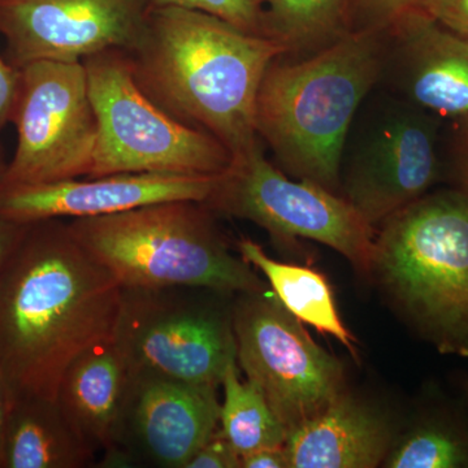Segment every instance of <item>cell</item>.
Instances as JSON below:
<instances>
[{
  "mask_svg": "<svg viewBox=\"0 0 468 468\" xmlns=\"http://www.w3.org/2000/svg\"><path fill=\"white\" fill-rule=\"evenodd\" d=\"M122 285L67 220L27 226L0 267V368L12 397L57 399L64 372L113 340Z\"/></svg>",
  "mask_w": 468,
  "mask_h": 468,
  "instance_id": "obj_1",
  "label": "cell"
},
{
  "mask_svg": "<svg viewBox=\"0 0 468 468\" xmlns=\"http://www.w3.org/2000/svg\"><path fill=\"white\" fill-rule=\"evenodd\" d=\"M288 52L275 38L205 12L151 7L140 42L126 55L151 101L236 156L260 143L255 106L261 80Z\"/></svg>",
  "mask_w": 468,
  "mask_h": 468,
  "instance_id": "obj_2",
  "label": "cell"
},
{
  "mask_svg": "<svg viewBox=\"0 0 468 468\" xmlns=\"http://www.w3.org/2000/svg\"><path fill=\"white\" fill-rule=\"evenodd\" d=\"M385 48V30H356L300 61L282 55L271 63L258 91L255 128L277 167L340 194L347 137L383 79Z\"/></svg>",
  "mask_w": 468,
  "mask_h": 468,
  "instance_id": "obj_3",
  "label": "cell"
},
{
  "mask_svg": "<svg viewBox=\"0 0 468 468\" xmlns=\"http://www.w3.org/2000/svg\"><path fill=\"white\" fill-rule=\"evenodd\" d=\"M410 328L468 358V197L441 190L377 228L371 276Z\"/></svg>",
  "mask_w": 468,
  "mask_h": 468,
  "instance_id": "obj_4",
  "label": "cell"
},
{
  "mask_svg": "<svg viewBox=\"0 0 468 468\" xmlns=\"http://www.w3.org/2000/svg\"><path fill=\"white\" fill-rule=\"evenodd\" d=\"M67 221L122 288L201 286L229 294L268 289L257 270L230 250L205 203H155Z\"/></svg>",
  "mask_w": 468,
  "mask_h": 468,
  "instance_id": "obj_5",
  "label": "cell"
},
{
  "mask_svg": "<svg viewBox=\"0 0 468 468\" xmlns=\"http://www.w3.org/2000/svg\"><path fill=\"white\" fill-rule=\"evenodd\" d=\"M98 137L86 177L120 174L223 175L230 151L198 129L177 122L135 82L124 51L85 58Z\"/></svg>",
  "mask_w": 468,
  "mask_h": 468,
  "instance_id": "obj_6",
  "label": "cell"
},
{
  "mask_svg": "<svg viewBox=\"0 0 468 468\" xmlns=\"http://www.w3.org/2000/svg\"><path fill=\"white\" fill-rule=\"evenodd\" d=\"M236 295L201 286L122 288L113 341L131 371L221 387L237 359Z\"/></svg>",
  "mask_w": 468,
  "mask_h": 468,
  "instance_id": "obj_7",
  "label": "cell"
},
{
  "mask_svg": "<svg viewBox=\"0 0 468 468\" xmlns=\"http://www.w3.org/2000/svg\"><path fill=\"white\" fill-rule=\"evenodd\" d=\"M205 205L214 214L257 224L282 245L295 239L323 243L360 277L371 276L377 228L341 194L286 175L267 159L261 141L233 156Z\"/></svg>",
  "mask_w": 468,
  "mask_h": 468,
  "instance_id": "obj_8",
  "label": "cell"
},
{
  "mask_svg": "<svg viewBox=\"0 0 468 468\" xmlns=\"http://www.w3.org/2000/svg\"><path fill=\"white\" fill-rule=\"evenodd\" d=\"M233 329L239 367L260 388L286 435L347 389L341 360L316 344L270 289L236 295Z\"/></svg>",
  "mask_w": 468,
  "mask_h": 468,
  "instance_id": "obj_9",
  "label": "cell"
},
{
  "mask_svg": "<svg viewBox=\"0 0 468 468\" xmlns=\"http://www.w3.org/2000/svg\"><path fill=\"white\" fill-rule=\"evenodd\" d=\"M20 69L12 122L17 144L2 184L86 177L98 125L82 61H34Z\"/></svg>",
  "mask_w": 468,
  "mask_h": 468,
  "instance_id": "obj_10",
  "label": "cell"
},
{
  "mask_svg": "<svg viewBox=\"0 0 468 468\" xmlns=\"http://www.w3.org/2000/svg\"><path fill=\"white\" fill-rule=\"evenodd\" d=\"M401 100L360 132L340 194L372 227L411 205L436 184L440 176L439 120Z\"/></svg>",
  "mask_w": 468,
  "mask_h": 468,
  "instance_id": "obj_11",
  "label": "cell"
},
{
  "mask_svg": "<svg viewBox=\"0 0 468 468\" xmlns=\"http://www.w3.org/2000/svg\"><path fill=\"white\" fill-rule=\"evenodd\" d=\"M218 388L129 369L115 442L101 467H186L217 432Z\"/></svg>",
  "mask_w": 468,
  "mask_h": 468,
  "instance_id": "obj_12",
  "label": "cell"
},
{
  "mask_svg": "<svg viewBox=\"0 0 468 468\" xmlns=\"http://www.w3.org/2000/svg\"><path fill=\"white\" fill-rule=\"evenodd\" d=\"M150 8L149 0H0L5 57L21 68L129 52L143 37Z\"/></svg>",
  "mask_w": 468,
  "mask_h": 468,
  "instance_id": "obj_13",
  "label": "cell"
},
{
  "mask_svg": "<svg viewBox=\"0 0 468 468\" xmlns=\"http://www.w3.org/2000/svg\"><path fill=\"white\" fill-rule=\"evenodd\" d=\"M218 176L120 174L0 184V218L32 224L55 218L107 217L163 202L205 203L214 192Z\"/></svg>",
  "mask_w": 468,
  "mask_h": 468,
  "instance_id": "obj_14",
  "label": "cell"
},
{
  "mask_svg": "<svg viewBox=\"0 0 468 468\" xmlns=\"http://www.w3.org/2000/svg\"><path fill=\"white\" fill-rule=\"evenodd\" d=\"M384 69L392 68L405 101L439 117L468 115V38L421 9L389 27Z\"/></svg>",
  "mask_w": 468,
  "mask_h": 468,
  "instance_id": "obj_15",
  "label": "cell"
},
{
  "mask_svg": "<svg viewBox=\"0 0 468 468\" xmlns=\"http://www.w3.org/2000/svg\"><path fill=\"white\" fill-rule=\"evenodd\" d=\"M394 440L387 412L346 389L318 417L289 432L284 448L289 468H375Z\"/></svg>",
  "mask_w": 468,
  "mask_h": 468,
  "instance_id": "obj_16",
  "label": "cell"
},
{
  "mask_svg": "<svg viewBox=\"0 0 468 468\" xmlns=\"http://www.w3.org/2000/svg\"><path fill=\"white\" fill-rule=\"evenodd\" d=\"M128 378V366L113 340L80 354L61 378L58 408L94 455L112 449Z\"/></svg>",
  "mask_w": 468,
  "mask_h": 468,
  "instance_id": "obj_17",
  "label": "cell"
},
{
  "mask_svg": "<svg viewBox=\"0 0 468 468\" xmlns=\"http://www.w3.org/2000/svg\"><path fill=\"white\" fill-rule=\"evenodd\" d=\"M94 458L57 399L12 397L3 430L0 468H82L94 463Z\"/></svg>",
  "mask_w": 468,
  "mask_h": 468,
  "instance_id": "obj_18",
  "label": "cell"
},
{
  "mask_svg": "<svg viewBox=\"0 0 468 468\" xmlns=\"http://www.w3.org/2000/svg\"><path fill=\"white\" fill-rule=\"evenodd\" d=\"M237 248L242 260L266 277L271 292L289 313L320 334L334 335L354 358H358L356 337L344 324L334 289L323 273L311 267L273 260L251 239H239Z\"/></svg>",
  "mask_w": 468,
  "mask_h": 468,
  "instance_id": "obj_19",
  "label": "cell"
},
{
  "mask_svg": "<svg viewBox=\"0 0 468 468\" xmlns=\"http://www.w3.org/2000/svg\"><path fill=\"white\" fill-rule=\"evenodd\" d=\"M218 428L239 455L282 446L286 430L257 385L239 374L237 359L229 363L223 381Z\"/></svg>",
  "mask_w": 468,
  "mask_h": 468,
  "instance_id": "obj_20",
  "label": "cell"
},
{
  "mask_svg": "<svg viewBox=\"0 0 468 468\" xmlns=\"http://www.w3.org/2000/svg\"><path fill=\"white\" fill-rule=\"evenodd\" d=\"M263 32L292 51L319 50L340 29L344 0H263Z\"/></svg>",
  "mask_w": 468,
  "mask_h": 468,
  "instance_id": "obj_21",
  "label": "cell"
},
{
  "mask_svg": "<svg viewBox=\"0 0 468 468\" xmlns=\"http://www.w3.org/2000/svg\"><path fill=\"white\" fill-rule=\"evenodd\" d=\"M389 468H468V431L454 419L428 417L394 440Z\"/></svg>",
  "mask_w": 468,
  "mask_h": 468,
  "instance_id": "obj_22",
  "label": "cell"
},
{
  "mask_svg": "<svg viewBox=\"0 0 468 468\" xmlns=\"http://www.w3.org/2000/svg\"><path fill=\"white\" fill-rule=\"evenodd\" d=\"M261 2L263 0H149L151 7H175L205 12L245 32L264 34Z\"/></svg>",
  "mask_w": 468,
  "mask_h": 468,
  "instance_id": "obj_23",
  "label": "cell"
},
{
  "mask_svg": "<svg viewBox=\"0 0 468 468\" xmlns=\"http://www.w3.org/2000/svg\"><path fill=\"white\" fill-rule=\"evenodd\" d=\"M185 468H241V455L218 428Z\"/></svg>",
  "mask_w": 468,
  "mask_h": 468,
  "instance_id": "obj_24",
  "label": "cell"
},
{
  "mask_svg": "<svg viewBox=\"0 0 468 468\" xmlns=\"http://www.w3.org/2000/svg\"><path fill=\"white\" fill-rule=\"evenodd\" d=\"M418 8L446 29L468 38V0H423Z\"/></svg>",
  "mask_w": 468,
  "mask_h": 468,
  "instance_id": "obj_25",
  "label": "cell"
},
{
  "mask_svg": "<svg viewBox=\"0 0 468 468\" xmlns=\"http://www.w3.org/2000/svg\"><path fill=\"white\" fill-rule=\"evenodd\" d=\"M20 89V69L0 55V131L12 122Z\"/></svg>",
  "mask_w": 468,
  "mask_h": 468,
  "instance_id": "obj_26",
  "label": "cell"
},
{
  "mask_svg": "<svg viewBox=\"0 0 468 468\" xmlns=\"http://www.w3.org/2000/svg\"><path fill=\"white\" fill-rule=\"evenodd\" d=\"M454 120L452 174L457 181L458 190L468 197V115Z\"/></svg>",
  "mask_w": 468,
  "mask_h": 468,
  "instance_id": "obj_27",
  "label": "cell"
},
{
  "mask_svg": "<svg viewBox=\"0 0 468 468\" xmlns=\"http://www.w3.org/2000/svg\"><path fill=\"white\" fill-rule=\"evenodd\" d=\"M423 0H365L372 15L378 17L375 30H385L397 17L418 8Z\"/></svg>",
  "mask_w": 468,
  "mask_h": 468,
  "instance_id": "obj_28",
  "label": "cell"
},
{
  "mask_svg": "<svg viewBox=\"0 0 468 468\" xmlns=\"http://www.w3.org/2000/svg\"><path fill=\"white\" fill-rule=\"evenodd\" d=\"M241 468H289L284 445L242 455Z\"/></svg>",
  "mask_w": 468,
  "mask_h": 468,
  "instance_id": "obj_29",
  "label": "cell"
},
{
  "mask_svg": "<svg viewBox=\"0 0 468 468\" xmlns=\"http://www.w3.org/2000/svg\"><path fill=\"white\" fill-rule=\"evenodd\" d=\"M29 224H18L0 218V267L16 248Z\"/></svg>",
  "mask_w": 468,
  "mask_h": 468,
  "instance_id": "obj_30",
  "label": "cell"
},
{
  "mask_svg": "<svg viewBox=\"0 0 468 468\" xmlns=\"http://www.w3.org/2000/svg\"><path fill=\"white\" fill-rule=\"evenodd\" d=\"M9 402H11V394H9L7 380L0 368V449H2L3 430H5Z\"/></svg>",
  "mask_w": 468,
  "mask_h": 468,
  "instance_id": "obj_31",
  "label": "cell"
},
{
  "mask_svg": "<svg viewBox=\"0 0 468 468\" xmlns=\"http://www.w3.org/2000/svg\"><path fill=\"white\" fill-rule=\"evenodd\" d=\"M8 163L5 162V156H3L2 151H0V184L3 183V178H5V171H7Z\"/></svg>",
  "mask_w": 468,
  "mask_h": 468,
  "instance_id": "obj_32",
  "label": "cell"
}]
</instances>
